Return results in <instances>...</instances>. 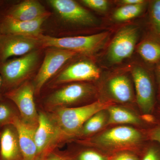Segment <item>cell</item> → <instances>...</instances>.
I'll return each instance as SVG.
<instances>
[{"label": "cell", "mask_w": 160, "mask_h": 160, "mask_svg": "<svg viewBox=\"0 0 160 160\" xmlns=\"http://www.w3.org/2000/svg\"><path fill=\"white\" fill-rule=\"evenodd\" d=\"M109 160H140L137 156L129 152H121L109 157Z\"/></svg>", "instance_id": "obj_28"}, {"label": "cell", "mask_w": 160, "mask_h": 160, "mask_svg": "<svg viewBox=\"0 0 160 160\" xmlns=\"http://www.w3.org/2000/svg\"><path fill=\"white\" fill-rule=\"evenodd\" d=\"M38 125L35 131L34 138L38 155L53 142L57 137L58 131L48 117L43 112L38 114Z\"/></svg>", "instance_id": "obj_17"}, {"label": "cell", "mask_w": 160, "mask_h": 160, "mask_svg": "<svg viewBox=\"0 0 160 160\" xmlns=\"http://www.w3.org/2000/svg\"><path fill=\"white\" fill-rule=\"evenodd\" d=\"M142 137L137 129L120 126L104 131L94 138L93 142L100 148L110 152L133 148L142 141Z\"/></svg>", "instance_id": "obj_7"}, {"label": "cell", "mask_w": 160, "mask_h": 160, "mask_svg": "<svg viewBox=\"0 0 160 160\" xmlns=\"http://www.w3.org/2000/svg\"><path fill=\"white\" fill-rule=\"evenodd\" d=\"M54 88L46 98V103L49 106L59 108L87 99L95 92L93 86L85 82L68 83Z\"/></svg>", "instance_id": "obj_8"}, {"label": "cell", "mask_w": 160, "mask_h": 160, "mask_svg": "<svg viewBox=\"0 0 160 160\" xmlns=\"http://www.w3.org/2000/svg\"><path fill=\"white\" fill-rule=\"evenodd\" d=\"M46 160H66L65 159L62 158H60L59 157L57 156L56 155L50 156L49 157L47 158Z\"/></svg>", "instance_id": "obj_32"}, {"label": "cell", "mask_w": 160, "mask_h": 160, "mask_svg": "<svg viewBox=\"0 0 160 160\" xmlns=\"http://www.w3.org/2000/svg\"><path fill=\"white\" fill-rule=\"evenodd\" d=\"M35 160H41V159L39 158H37Z\"/></svg>", "instance_id": "obj_34"}, {"label": "cell", "mask_w": 160, "mask_h": 160, "mask_svg": "<svg viewBox=\"0 0 160 160\" xmlns=\"http://www.w3.org/2000/svg\"><path fill=\"white\" fill-rule=\"evenodd\" d=\"M107 87L109 95L117 102L128 103L133 99L131 81L126 74H117L112 77L108 81Z\"/></svg>", "instance_id": "obj_18"}, {"label": "cell", "mask_w": 160, "mask_h": 160, "mask_svg": "<svg viewBox=\"0 0 160 160\" xmlns=\"http://www.w3.org/2000/svg\"><path fill=\"white\" fill-rule=\"evenodd\" d=\"M149 2L139 5H125L118 8L112 15V18L117 22H125L140 16L148 7Z\"/></svg>", "instance_id": "obj_21"}, {"label": "cell", "mask_w": 160, "mask_h": 160, "mask_svg": "<svg viewBox=\"0 0 160 160\" xmlns=\"http://www.w3.org/2000/svg\"><path fill=\"white\" fill-rule=\"evenodd\" d=\"M39 36L2 35L0 39V62L9 59L12 57L22 56L44 48Z\"/></svg>", "instance_id": "obj_13"}, {"label": "cell", "mask_w": 160, "mask_h": 160, "mask_svg": "<svg viewBox=\"0 0 160 160\" xmlns=\"http://www.w3.org/2000/svg\"><path fill=\"white\" fill-rule=\"evenodd\" d=\"M140 160H160V149L150 147L143 153Z\"/></svg>", "instance_id": "obj_27"}, {"label": "cell", "mask_w": 160, "mask_h": 160, "mask_svg": "<svg viewBox=\"0 0 160 160\" xmlns=\"http://www.w3.org/2000/svg\"><path fill=\"white\" fill-rule=\"evenodd\" d=\"M0 160H22L17 131L8 125L0 129Z\"/></svg>", "instance_id": "obj_16"}, {"label": "cell", "mask_w": 160, "mask_h": 160, "mask_svg": "<svg viewBox=\"0 0 160 160\" xmlns=\"http://www.w3.org/2000/svg\"><path fill=\"white\" fill-rule=\"evenodd\" d=\"M1 36H2V35L0 34V39H1Z\"/></svg>", "instance_id": "obj_35"}, {"label": "cell", "mask_w": 160, "mask_h": 160, "mask_svg": "<svg viewBox=\"0 0 160 160\" xmlns=\"http://www.w3.org/2000/svg\"><path fill=\"white\" fill-rule=\"evenodd\" d=\"M76 57L67 62L46 84L54 88L68 83L95 81L99 78V69L88 59L89 58L75 60Z\"/></svg>", "instance_id": "obj_5"}, {"label": "cell", "mask_w": 160, "mask_h": 160, "mask_svg": "<svg viewBox=\"0 0 160 160\" xmlns=\"http://www.w3.org/2000/svg\"><path fill=\"white\" fill-rule=\"evenodd\" d=\"M50 14L42 26L43 35L54 38L72 37V32L96 26L97 18L73 0L42 2Z\"/></svg>", "instance_id": "obj_1"}, {"label": "cell", "mask_w": 160, "mask_h": 160, "mask_svg": "<svg viewBox=\"0 0 160 160\" xmlns=\"http://www.w3.org/2000/svg\"><path fill=\"white\" fill-rule=\"evenodd\" d=\"M137 51L147 65H157L160 61V39L149 32L137 46Z\"/></svg>", "instance_id": "obj_19"}, {"label": "cell", "mask_w": 160, "mask_h": 160, "mask_svg": "<svg viewBox=\"0 0 160 160\" xmlns=\"http://www.w3.org/2000/svg\"><path fill=\"white\" fill-rule=\"evenodd\" d=\"M110 106V103L98 101L80 107L60 108L56 119L61 131L67 135H75L81 131L89 118Z\"/></svg>", "instance_id": "obj_4"}, {"label": "cell", "mask_w": 160, "mask_h": 160, "mask_svg": "<svg viewBox=\"0 0 160 160\" xmlns=\"http://www.w3.org/2000/svg\"><path fill=\"white\" fill-rule=\"evenodd\" d=\"M139 37L137 26H124L118 32L109 45L107 52L108 60L112 64H118L131 56Z\"/></svg>", "instance_id": "obj_12"}, {"label": "cell", "mask_w": 160, "mask_h": 160, "mask_svg": "<svg viewBox=\"0 0 160 160\" xmlns=\"http://www.w3.org/2000/svg\"><path fill=\"white\" fill-rule=\"evenodd\" d=\"M79 54L73 52L54 47L45 49L42 62L32 81L35 94L39 93L47 82L67 62Z\"/></svg>", "instance_id": "obj_6"}, {"label": "cell", "mask_w": 160, "mask_h": 160, "mask_svg": "<svg viewBox=\"0 0 160 160\" xmlns=\"http://www.w3.org/2000/svg\"><path fill=\"white\" fill-rule=\"evenodd\" d=\"M34 94V88L31 81L3 95L14 103L19 112L21 119L24 123L34 127L38 124V119Z\"/></svg>", "instance_id": "obj_11"}, {"label": "cell", "mask_w": 160, "mask_h": 160, "mask_svg": "<svg viewBox=\"0 0 160 160\" xmlns=\"http://www.w3.org/2000/svg\"><path fill=\"white\" fill-rule=\"evenodd\" d=\"M2 78L0 76V100L2 99L3 97V95L2 93Z\"/></svg>", "instance_id": "obj_33"}, {"label": "cell", "mask_w": 160, "mask_h": 160, "mask_svg": "<svg viewBox=\"0 0 160 160\" xmlns=\"http://www.w3.org/2000/svg\"><path fill=\"white\" fill-rule=\"evenodd\" d=\"M109 157L92 150H86L78 155L76 160H109Z\"/></svg>", "instance_id": "obj_26"}, {"label": "cell", "mask_w": 160, "mask_h": 160, "mask_svg": "<svg viewBox=\"0 0 160 160\" xmlns=\"http://www.w3.org/2000/svg\"><path fill=\"white\" fill-rule=\"evenodd\" d=\"M16 109L14 103L3 96L0 100V129L7 125H12L15 119L19 117Z\"/></svg>", "instance_id": "obj_22"}, {"label": "cell", "mask_w": 160, "mask_h": 160, "mask_svg": "<svg viewBox=\"0 0 160 160\" xmlns=\"http://www.w3.org/2000/svg\"><path fill=\"white\" fill-rule=\"evenodd\" d=\"M148 8L150 32L160 39V0L149 2Z\"/></svg>", "instance_id": "obj_24"}, {"label": "cell", "mask_w": 160, "mask_h": 160, "mask_svg": "<svg viewBox=\"0 0 160 160\" xmlns=\"http://www.w3.org/2000/svg\"><path fill=\"white\" fill-rule=\"evenodd\" d=\"M79 3L85 7L98 12L107 11L109 2L106 0H82Z\"/></svg>", "instance_id": "obj_25"}, {"label": "cell", "mask_w": 160, "mask_h": 160, "mask_svg": "<svg viewBox=\"0 0 160 160\" xmlns=\"http://www.w3.org/2000/svg\"><path fill=\"white\" fill-rule=\"evenodd\" d=\"M109 32H102L94 34L62 38L42 34L39 38L44 48H59L90 58L102 48L109 39Z\"/></svg>", "instance_id": "obj_3"}, {"label": "cell", "mask_w": 160, "mask_h": 160, "mask_svg": "<svg viewBox=\"0 0 160 160\" xmlns=\"http://www.w3.org/2000/svg\"><path fill=\"white\" fill-rule=\"evenodd\" d=\"M108 117L104 110L97 112L86 121L81 130L84 135L92 134L102 129L107 122Z\"/></svg>", "instance_id": "obj_23"}, {"label": "cell", "mask_w": 160, "mask_h": 160, "mask_svg": "<svg viewBox=\"0 0 160 160\" xmlns=\"http://www.w3.org/2000/svg\"><path fill=\"white\" fill-rule=\"evenodd\" d=\"M146 2V1H144V0H122V1H120L119 2L122 4V6H125V5L131 6V5L143 4Z\"/></svg>", "instance_id": "obj_30"}, {"label": "cell", "mask_w": 160, "mask_h": 160, "mask_svg": "<svg viewBox=\"0 0 160 160\" xmlns=\"http://www.w3.org/2000/svg\"><path fill=\"white\" fill-rule=\"evenodd\" d=\"M49 15L34 21H22L0 15V34L38 37L43 34V24Z\"/></svg>", "instance_id": "obj_14"}, {"label": "cell", "mask_w": 160, "mask_h": 160, "mask_svg": "<svg viewBox=\"0 0 160 160\" xmlns=\"http://www.w3.org/2000/svg\"><path fill=\"white\" fill-rule=\"evenodd\" d=\"M42 1L0 0V15L22 21H32L50 14Z\"/></svg>", "instance_id": "obj_10"}, {"label": "cell", "mask_w": 160, "mask_h": 160, "mask_svg": "<svg viewBox=\"0 0 160 160\" xmlns=\"http://www.w3.org/2000/svg\"><path fill=\"white\" fill-rule=\"evenodd\" d=\"M137 101L145 114H149L154 107L155 91L152 72L143 65H137L131 69Z\"/></svg>", "instance_id": "obj_9"}, {"label": "cell", "mask_w": 160, "mask_h": 160, "mask_svg": "<svg viewBox=\"0 0 160 160\" xmlns=\"http://www.w3.org/2000/svg\"><path fill=\"white\" fill-rule=\"evenodd\" d=\"M149 136L150 139L160 143V127H157L152 130Z\"/></svg>", "instance_id": "obj_29"}, {"label": "cell", "mask_w": 160, "mask_h": 160, "mask_svg": "<svg viewBox=\"0 0 160 160\" xmlns=\"http://www.w3.org/2000/svg\"><path fill=\"white\" fill-rule=\"evenodd\" d=\"M16 129L22 160H35L37 149L35 142V128L24 123L19 117L12 124Z\"/></svg>", "instance_id": "obj_15"}, {"label": "cell", "mask_w": 160, "mask_h": 160, "mask_svg": "<svg viewBox=\"0 0 160 160\" xmlns=\"http://www.w3.org/2000/svg\"><path fill=\"white\" fill-rule=\"evenodd\" d=\"M156 66V72L157 79L159 97L160 98V61Z\"/></svg>", "instance_id": "obj_31"}, {"label": "cell", "mask_w": 160, "mask_h": 160, "mask_svg": "<svg viewBox=\"0 0 160 160\" xmlns=\"http://www.w3.org/2000/svg\"><path fill=\"white\" fill-rule=\"evenodd\" d=\"M45 49L41 48L19 57L0 62L3 95L31 81L30 79L33 80L42 62Z\"/></svg>", "instance_id": "obj_2"}, {"label": "cell", "mask_w": 160, "mask_h": 160, "mask_svg": "<svg viewBox=\"0 0 160 160\" xmlns=\"http://www.w3.org/2000/svg\"><path fill=\"white\" fill-rule=\"evenodd\" d=\"M108 123L110 124H130L138 125L141 121L137 116L118 106H110L107 108Z\"/></svg>", "instance_id": "obj_20"}]
</instances>
